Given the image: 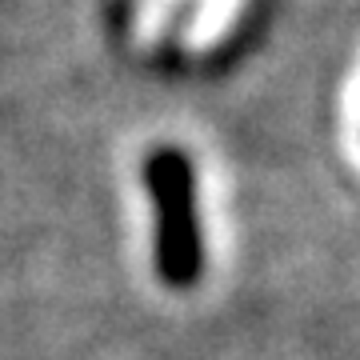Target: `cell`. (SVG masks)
Masks as SVG:
<instances>
[{"label":"cell","instance_id":"1","mask_svg":"<svg viewBox=\"0 0 360 360\" xmlns=\"http://www.w3.org/2000/svg\"><path fill=\"white\" fill-rule=\"evenodd\" d=\"M141 176L156 205V272L168 288H193L205 269L193 160L180 148H156Z\"/></svg>","mask_w":360,"mask_h":360}]
</instances>
